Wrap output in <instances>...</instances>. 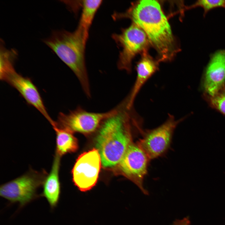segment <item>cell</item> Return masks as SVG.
Returning <instances> with one entry per match:
<instances>
[{"instance_id":"obj_5","label":"cell","mask_w":225,"mask_h":225,"mask_svg":"<svg viewBox=\"0 0 225 225\" xmlns=\"http://www.w3.org/2000/svg\"><path fill=\"white\" fill-rule=\"evenodd\" d=\"M112 38L122 48L118 68L130 73L135 57L138 54L141 55L148 52L151 45L147 36L139 26L132 22L128 27L123 29L120 34H113Z\"/></svg>"},{"instance_id":"obj_11","label":"cell","mask_w":225,"mask_h":225,"mask_svg":"<svg viewBox=\"0 0 225 225\" xmlns=\"http://www.w3.org/2000/svg\"><path fill=\"white\" fill-rule=\"evenodd\" d=\"M225 86V50L220 49L210 56L202 78L203 95L212 96Z\"/></svg>"},{"instance_id":"obj_7","label":"cell","mask_w":225,"mask_h":225,"mask_svg":"<svg viewBox=\"0 0 225 225\" xmlns=\"http://www.w3.org/2000/svg\"><path fill=\"white\" fill-rule=\"evenodd\" d=\"M117 111L116 107L105 112H92L78 106L68 114L60 112L55 124L72 132L90 133L97 130L105 120L115 113Z\"/></svg>"},{"instance_id":"obj_6","label":"cell","mask_w":225,"mask_h":225,"mask_svg":"<svg viewBox=\"0 0 225 225\" xmlns=\"http://www.w3.org/2000/svg\"><path fill=\"white\" fill-rule=\"evenodd\" d=\"M184 118L177 120L169 114L166 120L158 127L142 130V137L137 143L150 159L161 156L169 148L174 130Z\"/></svg>"},{"instance_id":"obj_10","label":"cell","mask_w":225,"mask_h":225,"mask_svg":"<svg viewBox=\"0 0 225 225\" xmlns=\"http://www.w3.org/2000/svg\"><path fill=\"white\" fill-rule=\"evenodd\" d=\"M15 88L29 104L37 109L51 124L54 123L48 114L39 92L31 80L16 72L14 68L0 77Z\"/></svg>"},{"instance_id":"obj_16","label":"cell","mask_w":225,"mask_h":225,"mask_svg":"<svg viewBox=\"0 0 225 225\" xmlns=\"http://www.w3.org/2000/svg\"><path fill=\"white\" fill-rule=\"evenodd\" d=\"M17 56L15 50L7 49L3 43L1 45L0 74L14 68L13 64Z\"/></svg>"},{"instance_id":"obj_13","label":"cell","mask_w":225,"mask_h":225,"mask_svg":"<svg viewBox=\"0 0 225 225\" xmlns=\"http://www.w3.org/2000/svg\"><path fill=\"white\" fill-rule=\"evenodd\" d=\"M60 158L55 153L51 171L44 181L43 191L40 195L46 198L52 209L58 205L61 193L59 177Z\"/></svg>"},{"instance_id":"obj_17","label":"cell","mask_w":225,"mask_h":225,"mask_svg":"<svg viewBox=\"0 0 225 225\" xmlns=\"http://www.w3.org/2000/svg\"><path fill=\"white\" fill-rule=\"evenodd\" d=\"M203 96L211 108L225 116V86L213 96Z\"/></svg>"},{"instance_id":"obj_8","label":"cell","mask_w":225,"mask_h":225,"mask_svg":"<svg viewBox=\"0 0 225 225\" xmlns=\"http://www.w3.org/2000/svg\"><path fill=\"white\" fill-rule=\"evenodd\" d=\"M150 160L137 143L132 142L118 164L122 174L147 195L148 192L144 189L143 183Z\"/></svg>"},{"instance_id":"obj_14","label":"cell","mask_w":225,"mask_h":225,"mask_svg":"<svg viewBox=\"0 0 225 225\" xmlns=\"http://www.w3.org/2000/svg\"><path fill=\"white\" fill-rule=\"evenodd\" d=\"M56 134L55 153L60 157L75 152L78 148V141L72 132L58 127L54 123L52 125Z\"/></svg>"},{"instance_id":"obj_9","label":"cell","mask_w":225,"mask_h":225,"mask_svg":"<svg viewBox=\"0 0 225 225\" xmlns=\"http://www.w3.org/2000/svg\"><path fill=\"white\" fill-rule=\"evenodd\" d=\"M101 163L97 149H93L80 155L72 170L73 181L81 191L91 190L96 185Z\"/></svg>"},{"instance_id":"obj_12","label":"cell","mask_w":225,"mask_h":225,"mask_svg":"<svg viewBox=\"0 0 225 225\" xmlns=\"http://www.w3.org/2000/svg\"><path fill=\"white\" fill-rule=\"evenodd\" d=\"M151 56L148 52L141 55V57L136 66L137 76L133 88L128 96V107H133L136 96L142 87L159 68V63Z\"/></svg>"},{"instance_id":"obj_4","label":"cell","mask_w":225,"mask_h":225,"mask_svg":"<svg viewBox=\"0 0 225 225\" xmlns=\"http://www.w3.org/2000/svg\"><path fill=\"white\" fill-rule=\"evenodd\" d=\"M45 170H30L27 172L1 185L0 196L11 203L18 202L20 207L38 197V189L43 185L48 175Z\"/></svg>"},{"instance_id":"obj_2","label":"cell","mask_w":225,"mask_h":225,"mask_svg":"<svg viewBox=\"0 0 225 225\" xmlns=\"http://www.w3.org/2000/svg\"><path fill=\"white\" fill-rule=\"evenodd\" d=\"M127 100L118 105L116 113L103 122L97 137V149L105 168L119 164L132 142L133 128L142 125V118L133 107L128 108Z\"/></svg>"},{"instance_id":"obj_18","label":"cell","mask_w":225,"mask_h":225,"mask_svg":"<svg viewBox=\"0 0 225 225\" xmlns=\"http://www.w3.org/2000/svg\"><path fill=\"white\" fill-rule=\"evenodd\" d=\"M197 7H200L203 9V15L205 16L209 11L212 9L221 7L225 8V0H199L186 8L190 9Z\"/></svg>"},{"instance_id":"obj_15","label":"cell","mask_w":225,"mask_h":225,"mask_svg":"<svg viewBox=\"0 0 225 225\" xmlns=\"http://www.w3.org/2000/svg\"><path fill=\"white\" fill-rule=\"evenodd\" d=\"M102 2L100 0L82 1V12L78 26L88 33L95 14Z\"/></svg>"},{"instance_id":"obj_3","label":"cell","mask_w":225,"mask_h":225,"mask_svg":"<svg viewBox=\"0 0 225 225\" xmlns=\"http://www.w3.org/2000/svg\"><path fill=\"white\" fill-rule=\"evenodd\" d=\"M88 35L83 29L78 26L72 32L64 30L54 31L44 42L72 71L85 95L90 98L91 90L85 58Z\"/></svg>"},{"instance_id":"obj_1","label":"cell","mask_w":225,"mask_h":225,"mask_svg":"<svg viewBox=\"0 0 225 225\" xmlns=\"http://www.w3.org/2000/svg\"><path fill=\"white\" fill-rule=\"evenodd\" d=\"M113 17L116 20L129 18L139 26L156 50L159 62L171 61L180 50L168 18L157 1L142 0L133 2L125 12L115 13Z\"/></svg>"}]
</instances>
